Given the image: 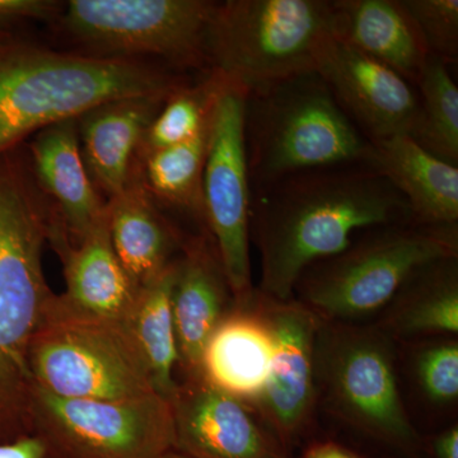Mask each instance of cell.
<instances>
[{
	"label": "cell",
	"mask_w": 458,
	"mask_h": 458,
	"mask_svg": "<svg viewBox=\"0 0 458 458\" xmlns=\"http://www.w3.org/2000/svg\"><path fill=\"white\" fill-rule=\"evenodd\" d=\"M179 258L158 278L138 291L122 321L149 373L156 394L170 403L179 382L174 377L179 352L172 315V289Z\"/></svg>",
	"instance_id": "cb8c5ba5"
},
{
	"label": "cell",
	"mask_w": 458,
	"mask_h": 458,
	"mask_svg": "<svg viewBox=\"0 0 458 458\" xmlns=\"http://www.w3.org/2000/svg\"><path fill=\"white\" fill-rule=\"evenodd\" d=\"M216 2L208 0H71L60 26L87 55L164 59L174 68L204 69L205 41Z\"/></svg>",
	"instance_id": "9c48e42d"
},
{
	"label": "cell",
	"mask_w": 458,
	"mask_h": 458,
	"mask_svg": "<svg viewBox=\"0 0 458 458\" xmlns=\"http://www.w3.org/2000/svg\"><path fill=\"white\" fill-rule=\"evenodd\" d=\"M32 433L62 458H161L174 451L170 401L65 399L33 388Z\"/></svg>",
	"instance_id": "30bf717a"
},
{
	"label": "cell",
	"mask_w": 458,
	"mask_h": 458,
	"mask_svg": "<svg viewBox=\"0 0 458 458\" xmlns=\"http://www.w3.org/2000/svg\"><path fill=\"white\" fill-rule=\"evenodd\" d=\"M274 340L255 289L234 302L205 345L198 375L223 393L255 408L269 378Z\"/></svg>",
	"instance_id": "e0dca14e"
},
{
	"label": "cell",
	"mask_w": 458,
	"mask_h": 458,
	"mask_svg": "<svg viewBox=\"0 0 458 458\" xmlns=\"http://www.w3.org/2000/svg\"><path fill=\"white\" fill-rule=\"evenodd\" d=\"M316 72L370 141L411 131L418 113L417 89L387 65L333 35L322 47Z\"/></svg>",
	"instance_id": "5bb4252c"
},
{
	"label": "cell",
	"mask_w": 458,
	"mask_h": 458,
	"mask_svg": "<svg viewBox=\"0 0 458 458\" xmlns=\"http://www.w3.org/2000/svg\"><path fill=\"white\" fill-rule=\"evenodd\" d=\"M397 343V342H396ZM399 376L433 412L454 411L458 403L457 335L420 337L397 343Z\"/></svg>",
	"instance_id": "484cf974"
},
{
	"label": "cell",
	"mask_w": 458,
	"mask_h": 458,
	"mask_svg": "<svg viewBox=\"0 0 458 458\" xmlns=\"http://www.w3.org/2000/svg\"><path fill=\"white\" fill-rule=\"evenodd\" d=\"M410 222L405 199L369 165L298 172L252 189L250 241L260 256L259 292L293 298L304 270L342 252L355 234Z\"/></svg>",
	"instance_id": "6da1fadb"
},
{
	"label": "cell",
	"mask_w": 458,
	"mask_h": 458,
	"mask_svg": "<svg viewBox=\"0 0 458 458\" xmlns=\"http://www.w3.org/2000/svg\"><path fill=\"white\" fill-rule=\"evenodd\" d=\"M370 165L393 183L420 225H458V165L437 158L410 135L372 141Z\"/></svg>",
	"instance_id": "7402d4cb"
},
{
	"label": "cell",
	"mask_w": 458,
	"mask_h": 458,
	"mask_svg": "<svg viewBox=\"0 0 458 458\" xmlns=\"http://www.w3.org/2000/svg\"><path fill=\"white\" fill-rule=\"evenodd\" d=\"M210 128L212 119L191 140L140 157L143 168L138 170L141 182L153 198L161 199L164 203L179 208L203 223L201 181Z\"/></svg>",
	"instance_id": "d4e9b609"
},
{
	"label": "cell",
	"mask_w": 458,
	"mask_h": 458,
	"mask_svg": "<svg viewBox=\"0 0 458 458\" xmlns=\"http://www.w3.org/2000/svg\"><path fill=\"white\" fill-rule=\"evenodd\" d=\"M234 298L210 236L186 238L172 289V315L182 377L198 375L205 345Z\"/></svg>",
	"instance_id": "2e32d148"
},
{
	"label": "cell",
	"mask_w": 458,
	"mask_h": 458,
	"mask_svg": "<svg viewBox=\"0 0 458 458\" xmlns=\"http://www.w3.org/2000/svg\"><path fill=\"white\" fill-rule=\"evenodd\" d=\"M174 451L188 458H292L251 406L182 377L171 401Z\"/></svg>",
	"instance_id": "4fadbf2b"
},
{
	"label": "cell",
	"mask_w": 458,
	"mask_h": 458,
	"mask_svg": "<svg viewBox=\"0 0 458 458\" xmlns=\"http://www.w3.org/2000/svg\"><path fill=\"white\" fill-rule=\"evenodd\" d=\"M430 55L448 65L458 57V0H403Z\"/></svg>",
	"instance_id": "f1b7e54d"
},
{
	"label": "cell",
	"mask_w": 458,
	"mask_h": 458,
	"mask_svg": "<svg viewBox=\"0 0 458 458\" xmlns=\"http://www.w3.org/2000/svg\"><path fill=\"white\" fill-rule=\"evenodd\" d=\"M53 247L63 262L66 284L60 302L78 315L123 321L140 289L114 252L108 216L77 245Z\"/></svg>",
	"instance_id": "ffe728a7"
},
{
	"label": "cell",
	"mask_w": 458,
	"mask_h": 458,
	"mask_svg": "<svg viewBox=\"0 0 458 458\" xmlns=\"http://www.w3.org/2000/svg\"><path fill=\"white\" fill-rule=\"evenodd\" d=\"M318 408L406 458H420L421 433L399 378L397 343L375 322L321 321L315 345Z\"/></svg>",
	"instance_id": "5b68a950"
},
{
	"label": "cell",
	"mask_w": 458,
	"mask_h": 458,
	"mask_svg": "<svg viewBox=\"0 0 458 458\" xmlns=\"http://www.w3.org/2000/svg\"><path fill=\"white\" fill-rule=\"evenodd\" d=\"M420 458H458L457 423L426 436L421 434Z\"/></svg>",
	"instance_id": "4dcf8cb0"
},
{
	"label": "cell",
	"mask_w": 458,
	"mask_h": 458,
	"mask_svg": "<svg viewBox=\"0 0 458 458\" xmlns=\"http://www.w3.org/2000/svg\"><path fill=\"white\" fill-rule=\"evenodd\" d=\"M0 458H62L38 434L0 443Z\"/></svg>",
	"instance_id": "1f68e13d"
},
{
	"label": "cell",
	"mask_w": 458,
	"mask_h": 458,
	"mask_svg": "<svg viewBox=\"0 0 458 458\" xmlns=\"http://www.w3.org/2000/svg\"><path fill=\"white\" fill-rule=\"evenodd\" d=\"M161 458H188L186 456H183V454H179V452L176 451H170L167 452V454H164Z\"/></svg>",
	"instance_id": "e575fe53"
},
{
	"label": "cell",
	"mask_w": 458,
	"mask_h": 458,
	"mask_svg": "<svg viewBox=\"0 0 458 458\" xmlns=\"http://www.w3.org/2000/svg\"><path fill=\"white\" fill-rule=\"evenodd\" d=\"M38 188L53 205L69 245H77L107 216L81 150L77 119L53 123L33 135L27 148Z\"/></svg>",
	"instance_id": "9a60e30c"
},
{
	"label": "cell",
	"mask_w": 458,
	"mask_h": 458,
	"mask_svg": "<svg viewBox=\"0 0 458 458\" xmlns=\"http://www.w3.org/2000/svg\"><path fill=\"white\" fill-rule=\"evenodd\" d=\"M219 87L218 77L205 72L200 82H189L174 90L148 128L138 158L183 143L203 131L212 119Z\"/></svg>",
	"instance_id": "83f0119b"
},
{
	"label": "cell",
	"mask_w": 458,
	"mask_h": 458,
	"mask_svg": "<svg viewBox=\"0 0 458 458\" xmlns=\"http://www.w3.org/2000/svg\"><path fill=\"white\" fill-rule=\"evenodd\" d=\"M168 96L114 99L78 117L81 150L90 179L108 199L122 194L137 170L138 152Z\"/></svg>",
	"instance_id": "ac0fdd59"
},
{
	"label": "cell",
	"mask_w": 458,
	"mask_h": 458,
	"mask_svg": "<svg viewBox=\"0 0 458 458\" xmlns=\"http://www.w3.org/2000/svg\"><path fill=\"white\" fill-rule=\"evenodd\" d=\"M415 89L418 113L410 137L437 158L458 165V89L450 65L430 55Z\"/></svg>",
	"instance_id": "4316f807"
},
{
	"label": "cell",
	"mask_w": 458,
	"mask_h": 458,
	"mask_svg": "<svg viewBox=\"0 0 458 458\" xmlns=\"http://www.w3.org/2000/svg\"><path fill=\"white\" fill-rule=\"evenodd\" d=\"M54 218L29 156L0 157V443L32 434L30 352L55 295L42 267Z\"/></svg>",
	"instance_id": "7a4b0ae2"
},
{
	"label": "cell",
	"mask_w": 458,
	"mask_h": 458,
	"mask_svg": "<svg viewBox=\"0 0 458 458\" xmlns=\"http://www.w3.org/2000/svg\"><path fill=\"white\" fill-rule=\"evenodd\" d=\"M302 458H363L357 452L334 441H313L304 448Z\"/></svg>",
	"instance_id": "d6a6232c"
},
{
	"label": "cell",
	"mask_w": 458,
	"mask_h": 458,
	"mask_svg": "<svg viewBox=\"0 0 458 458\" xmlns=\"http://www.w3.org/2000/svg\"><path fill=\"white\" fill-rule=\"evenodd\" d=\"M35 387L65 399L125 400L156 394L122 321L78 315L54 295L30 352Z\"/></svg>",
	"instance_id": "ba28073f"
},
{
	"label": "cell",
	"mask_w": 458,
	"mask_h": 458,
	"mask_svg": "<svg viewBox=\"0 0 458 458\" xmlns=\"http://www.w3.org/2000/svg\"><path fill=\"white\" fill-rule=\"evenodd\" d=\"M60 3L51 0H0V31L26 21H47L60 16Z\"/></svg>",
	"instance_id": "f546056e"
},
{
	"label": "cell",
	"mask_w": 458,
	"mask_h": 458,
	"mask_svg": "<svg viewBox=\"0 0 458 458\" xmlns=\"http://www.w3.org/2000/svg\"><path fill=\"white\" fill-rule=\"evenodd\" d=\"M457 256L458 225H376L339 254L307 267L293 298L321 321L372 322L415 271Z\"/></svg>",
	"instance_id": "8992f818"
},
{
	"label": "cell",
	"mask_w": 458,
	"mask_h": 458,
	"mask_svg": "<svg viewBox=\"0 0 458 458\" xmlns=\"http://www.w3.org/2000/svg\"><path fill=\"white\" fill-rule=\"evenodd\" d=\"M394 342L458 334V256L415 271L375 319Z\"/></svg>",
	"instance_id": "603a6c76"
},
{
	"label": "cell",
	"mask_w": 458,
	"mask_h": 458,
	"mask_svg": "<svg viewBox=\"0 0 458 458\" xmlns=\"http://www.w3.org/2000/svg\"><path fill=\"white\" fill-rule=\"evenodd\" d=\"M107 216L114 252L138 289L179 258L188 238L159 212L138 168L122 194L108 199Z\"/></svg>",
	"instance_id": "44dd1931"
},
{
	"label": "cell",
	"mask_w": 458,
	"mask_h": 458,
	"mask_svg": "<svg viewBox=\"0 0 458 458\" xmlns=\"http://www.w3.org/2000/svg\"><path fill=\"white\" fill-rule=\"evenodd\" d=\"M245 135L251 189L298 172L372 162V141L318 72L249 96Z\"/></svg>",
	"instance_id": "277c9868"
},
{
	"label": "cell",
	"mask_w": 458,
	"mask_h": 458,
	"mask_svg": "<svg viewBox=\"0 0 458 458\" xmlns=\"http://www.w3.org/2000/svg\"><path fill=\"white\" fill-rule=\"evenodd\" d=\"M330 4L334 38L417 87L430 53L403 0H331Z\"/></svg>",
	"instance_id": "d6986e66"
},
{
	"label": "cell",
	"mask_w": 458,
	"mask_h": 458,
	"mask_svg": "<svg viewBox=\"0 0 458 458\" xmlns=\"http://www.w3.org/2000/svg\"><path fill=\"white\" fill-rule=\"evenodd\" d=\"M274 340L269 378L255 411L289 454L315 426L318 409L316 336L321 319L295 298L279 301L255 288Z\"/></svg>",
	"instance_id": "7c38bea8"
},
{
	"label": "cell",
	"mask_w": 458,
	"mask_h": 458,
	"mask_svg": "<svg viewBox=\"0 0 458 458\" xmlns=\"http://www.w3.org/2000/svg\"><path fill=\"white\" fill-rule=\"evenodd\" d=\"M188 81L144 62L0 45V157L47 126L114 99L170 96Z\"/></svg>",
	"instance_id": "3957f363"
},
{
	"label": "cell",
	"mask_w": 458,
	"mask_h": 458,
	"mask_svg": "<svg viewBox=\"0 0 458 458\" xmlns=\"http://www.w3.org/2000/svg\"><path fill=\"white\" fill-rule=\"evenodd\" d=\"M219 82L201 194L205 225L221 259L234 302H242L255 289L250 261L252 189L245 135L247 96L221 80Z\"/></svg>",
	"instance_id": "8fae6325"
},
{
	"label": "cell",
	"mask_w": 458,
	"mask_h": 458,
	"mask_svg": "<svg viewBox=\"0 0 458 458\" xmlns=\"http://www.w3.org/2000/svg\"><path fill=\"white\" fill-rule=\"evenodd\" d=\"M16 36L12 31H0V45L5 44V42H9L14 40Z\"/></svg>",
	"instance_id": "836d02e7"
},
{
	"label": "cell",
	"mask_w": 458,
	"mask_h": 458,
	"mask_svg": "<svg viewBox=\"0 0 458 458\" xmlns=\"http://www.w3.org/2000/svg\"><path fill=\"white\" fill-rule=\"evenodd\" d=\"M333 35L330 0L216 3L205 41L207 72L249 98L318 71Z\"/></svg>",
	"instance_id": "52a82bcc"
}]
</instances>
